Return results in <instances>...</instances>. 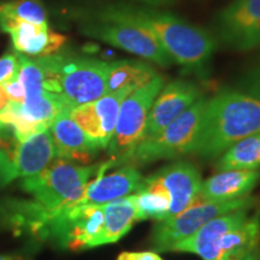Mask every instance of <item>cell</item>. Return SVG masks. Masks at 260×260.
Masks as SVG:
<instances>
[{"instance_id":"6da1fadb","label":"cell","mask_w":260,"mask_h":260,"mask_svg":"<svg viewBox=\"0 0 260 260\" xmlns=\"http://www.w3.org/2000/svg\"><path fill=\"white\" fill-rule=\"evenodd\" d=\"M260 133V100L223 90L206 100L194 154L216 158L240 140Z\"/></svg>"},{"instance_id":"7a4b0ae2","label":"cell","mask_w":260,"mask_h":260,"mask_svg":"<svg viewBox=\"0 0 260 260\" xmlns=\"http://www.w3.org/2000/svg\"><path fill=\"white\" fill-rule=\"evenodd\" d=\"M119 6L129 18L153 34L174 61L194 71L204 69L209 63L217 41L207 30L169 12L129 5Z\"/></svg>"},{"instance_id":"3957f363","label":"cell","mask_w":260,"mask_h":260,"mask_svg":"<svg viewBox=\"0 0 260 260\" xmlns=\"http://www.w3.org/2000/svg\"><path fill=\"white\" fill-rule=\"evenodd\" d=\"M41 59L47 74V90L60 95L70 109L107 94V61L56 53Z\"/></svg>"},{"instance_id":"277c9868","label":"cell","mask_w":260,"mask_h":260,"mask_svg":"<svg viewBox=\"0 0 260 260\" xmlns=\"http://www.w3.org/2000/svg\"><path fill=\"white\" fill-rule=\"evenodd\" d=\"M86 37L103 41L152 63L169 67L174 63L157 39L138 22L129 18L119 4L106 6L81 24Z\"/></svg>"},{"instance_id":"5b68a950","label":"cell","mask_w":260,"mask_h":260,"mask_svg":"<svg viewBox=\"0 0 260 260\" xmlns=\"http://www.w3.org/2000/svg\"><path fill=\"white\" fill-rule=\"evenodd\" d=\"M100 165H80L67 159L54 158L34 176L22 178L19 187L30 194L35 204L47 211L75 205L87 184L96 176Z\"/></svg>"},{"instance_id":"8992f818","label":"cell","mask_w":260,"mask_h":260,"mask_svg":"<svg viewBox=\"0 0 260 260\" xmlns=\"http://www.w3.org/2000/svg\"><path fill=\"white\" fill-rule=\"evenodd\" d=\"M206 100L201 96L160 133L140 141L119 162L148 164L160 159L194 153Z\"/></svg>"},{"instance_id":"52a82bcc","label":"cell","mask_w":260,"mask_h":260,"mask_svg":"<svg viewBox=\"0 0 260 260\" xmlns=\"http://www.w3.org/2000/svg\"><path fill=\"white\" fill-rule=\"evenodd\" d=\"M162 86L164 79L157 75L148 83L126 95L122 102L115 133L107 146L116 164L144 138L149 110Z\"/></svg>"},{"instance_id":"ba28073f","label":"cell","mask_w":260,"mask_h":260,"mask_svg":"<svg viewBox=\"0 0 260 260\" xmlns=\"http://www.w3.org/2000/svg\"><path fill=\"white\" fill-rule=\"evenodd\" d=\"M255 203V198L249 195L242 199L225 201V203H213L198 198L189 207L182 212L167 219L159 220L153 230L152 241L159 251H171L175 245L193 235L201 226L216 217Z\"/></svg>"},{"instance_id":"9c48e42d","label":"cell","mask_w":260,"mask_h":260,"mask_svg":"<svg viewBox=\"0 0 260 260\" xmlns=\"http://www.w3.org/2000/svg\"><path fill=\"white\" fill-rule=\"evenodd\" d=\"M56 158L48 130L17 141L12 147L0 146V187L18 178L34 176Z\"/></svg>"},{"instance_id":"30bf717a","label":"cell","mask_w":260,"mask_h":260,"mask_svg":"<svg viewBox=\"0 0 260 260\" xmlns=\"http://www.w3.org/2000/svg\"><path fill=\"white\" fill-rule=\"evenodd\" d=\"M219 35L237 51L260 47V0H233L218 19Z\"/></svg>"},{"instance_id":"8fae6325","label":"cell","mask_w":260,"mask_h":260,"mask_svg":"<svg viewBox=\"0 0 260 260\" xmlns=\"http://www.w3.org/2000/svg\"><path fill=\"white\" fill-rule=\"evenodd\" d=\"M134 90L109 93L92 103L71 107L69 115L81 129L102 148H106L115 133L121 104Z\"/></svg>"},{"instance_id":"7c38bea8","label":"cell","mask_w":260,"mask_h":260,"mask_svg":"<svg viewBox=\"0 0 260 260\" xmlns=\"http://www.w3.org/2000/svg\"><path fill=\"white\" fill-rule=\"evenodd\" d=\"M200 98L199 87L189 81L175 80L164 84L149 110L142 140L160 133Z\"/></svg>"},{"instance_id":"4fadbf2b","label":"cell","mask_w":260,"mask_h":260,"mask_svg":"<svg viewBox=\"0 0 260 260\" xmlns=\"http://www.w3.org/2000/svg\"><path fill=\"white\" fill-rule=\"evenodd\" d=\"M255 207L256 203L216 217L193 235L175 245L171 251L193 253L203 260H218L219 243L224 235L245 222Z\"/></svg>"},{"instance_id":"5bb4252c","label":"cell","mask_w":260,"mask_h":260,"mask_svg":"<svg viewBox=\"0 0 260 260\" xmlns=\"http://www.w3.org/2000/svg\"><path fill=\"white\" fill-rule=\"evenodd\" d=\"M116 165L115 159L103 162L98 175L89 181L82 197L75 205H103L134 194L144 181V176L132 165L121 168L111 174L107 169Z\"/></svg>"},{"instance_id":"9a60e30c","label":"cell","mask_w":260,"mask_h":260,"mask_svg":"<svg viewBox=\"0 0 260 260\" xmlns=\"http://www.w3.org/2000/svg\"><path fill=\"white\" fill-rule=\"evenodd\" d=\"M0 30L11 37L15 50L28 57H46L57 53L67 42V37L51 30L48 24L24 21H0Z\"/></svg>"},{"instance_id":"2e32d148","label":"cell","mask_w":260,"mask_h":260,"mask_svg":"<svg viewBox=\"0 0 260 260\" xmlns=\"http://www.w3.org/2000/svg\"><path fill=\"white\" fill-rule=\"evenodd\" d=\"M69 110L61 112L48 128L53 141L54 153L56 158L87 164L103 148L71 118Z\"/></svg>"},{"instance_id":"e0dca14e","label":"cell","mask_w":260,"mask_h":260,"mask_svg":"<svg viewBox=\"0 0 260 260\" xmlns=\"http://www.w3.org/2000/svg\"><path fill=\"white\" fill-rule=\"evenodd\" d=\"M171 197L170 216L182 212L198 199L200 193L201 175L193 164L178 161L155 172Z\"/></svg>"},{"instance_id":"ac0fdd59","label":"cell","mask_w":260,"mask_h":260,"mask_svg":"<svg viewBox=\"0 0 260 260\" xmlns=\"http://www.w3.org/2000/svg\"><path fill=\"white\" fill-rule=\"evenodd\" d=\"M260 181L259 170L219 171L203 181L199 199L213 203H225L248 197Z\"/></svg>"},{"instance_id":"d6986e66","label":"cell","mask_w":260,"mask_h":260,"mask_svg":"<svg viewBox=\"0 0 260 260\" xmlns=\"http://www.w3.org/2000/svg\"><path fill=\"white\" fill-rule=\"evenodd\" d=\"M130 197L135 207L136 222L146 219L159 222L170 216L171 197L155 174L144 177L141 186Z\"/></svg>"},{"instance_id":"ffe728a7","label":"cell","mask_w":260,"mask_h":260,"mask_svg":"<svg viewBox=\"0 0 260 260\" xmlns=\"http://www.w3.org/2000/svg\"><path fill=\"white\" fill-rule=\"evenodd\" d=\"M260 209L255 207L245 222L225 234L219 243L218 260H243L259 251Z\"/></svg>"},{"instance_id":"44dd1931","label":"cell","mask_w":260,"mask_h":260,"mask_svg":"<svg viewBox=\"0 0 260 260\" xmlns=\"http://www.w3.org/2000/svg\"><path fill=\"white\" fill-rule=\"evenodd\" d=\"M151 65L140 60H116L109 63L107 94L122 89L135 90L157 76Z\"/></svg>"},{"instance_id":"7402d4cb","label":"cell","mask_w":260,"mask_h":260,"mask_svg":"<svg viewBox=\"0 0 260 260\" xmlns=\"http://www.w3.org/2000/svg\"><path fill=\"white\" fill-rule=\"evenodd\" d=\"M104 228L100 245L115 243L132 229L135 220V207L132 197L121 198L103 204Z\"/></svg>"},{"instance_id":"603a6c76","label":"cell","mask_w":260,"mask_h":260,"mask_svg":"<svg viewBox=\"0 0 260 260\" xmlns=\"http://www.w3.org/2000/svg\"><path fill=\"white\" fill-rule=\"evenodd\" d=\"M260 133L240 140L230 146L217 162V170H259Z\"/></svg>"},{"instance_id":"cb8c5ba5","label":"cell","mask_w":260,"mask_h":260,"mask_svg":"<svg viewBox=\"0 0 260 260\" xmlns=\"http://www.w3.org/2000/svg\"><path fill=\"white\" fill-rule=\"evenodd\" d=\"M24 21L48 24L44 6L39 0H12L0 4V21Z\"/></svg>"},{"instance_id":"d4e9b609","label":"cell","mask_w":260,"mask_h":260,"mask_svg":"<svg viewBox=\"0 0 260 260\" xmlns=\"http://www.w3.org/2000/svg\"><path fill=\"white\" fill-rule=\"evenodd\" d=\"M19 69L18 53H8L0 58V84L16 77Z\"/></svg>"},{"instance_id":"484cf974","label":"cell","mask_w":260,"mask_h":260,"mask_svg":"<svg viewBox=\"0 0 260 260\" xmlns=\"http://www.w3.org/2000/svg\"><path fill=\"white\" fill-rule=\"evenodd\" d=\"M242 87L248 95L260 100V60L258 61V64L246 75Z\"/></svg>"},{"instance_id":"4316f807","label":"cell","mask_w":260,"mask_h":260,"mask_svg":"<svg viewBox=\"0 0 260 260\" xmlns=\"http://www.w3.org/2000/svg\"><path fill=\"white\" fill-rule=\"evenodd\" d=\"M3 87L5 88V92L8 94L9 99L11 102H16L22 104L25 99V90L22 83L19 82L17 79V75L12 80L8 81V82L3 83Z\"/></svg>"},{"instance_id":"83f0119b","label":"cell","mask_w":260,"mask_h":260,"mask_svg":"<svg viewBox=\"0 0 260 260\" xmlns=\"http://www.w3.org/2000/svg\"><path fill=\"white\" fill-rule=\"evenodd\" d=\"M117 260H162L155 252H123Z\"/></svg>"},{"instance_id":"f1b7e54d","label":"cell","mask_w":260,"mask_h":260,"mask_svg":"<svg viewBox=\"0 0 260 260\" xmlns=\"http://www.w3.org/2000/svg\"><path fill=\"white\" fill-rule=\"evenodd\" d=\"M10 102L8 94L5 92V88L3 87V84H0V111H2L4 107L8 105V103Z\"/></svg>"},{"instance_id":"f546056e","label":"cell","mask_w":260,"mask_h":260,"mask_svg":"<svg viewBox=\"0 0 260 260\" xmlns=\"http://www.w3.org/2000/svg\"><path fill=\"white\" fill-rule=\"evenodd\" d=\"M0 260H27L21 255H5L0 254Z\"/></svg>"},{"instance_id":"4dcf8cb0","label":"cell","mask_w":260,"mask_h":260,"mask_svg":"<svg viewBox=\"0 0 260 260\" xmlns=\"http://www.w3.org/2000/svg\"><path fill=\"white\" fill-rule=\"evenodd\" d=\"M243 260H260V249H259V251H256L255 253H253V254L248 255L247 258H245Z\"/></svg>"}]
</instances>
